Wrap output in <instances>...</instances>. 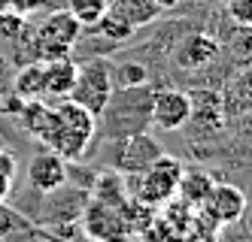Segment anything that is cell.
Segmentation results:
<instances>
[{
    "label": "cell",
    "instance_id": "cell-1",
    "mask_svg": "<svg viewBox=\"0 0 252 242\" xmlns=\"http://www.w3.org/2000/svg\"><path fill=\"white\" fill-rule=\"evenodd\" d=\"M94 134H97V115H92L79 103L64 97L52 106V124H49L43 145L58 152L64 161H79L85 158Z\"/></svg>",
    "mask_w": 252,
    "mask_h": 242
},
{
    "label": "cell",
    "instance_id": "cell-2",
    "mask_svg": "<svg viewBox=\"0 0 252 242\" xmlns=\"http://www.w3.org/2000/svg\"><path fill=\"white\" fill-rule=\"evenodd\" d=\"M82 25L76 22L67 9H55L43 18L33 36V49H37L40 61H55V58H70V49L79 43Z\"/></svg>",
    "mask_w": 252,
    "mask_h": 242
},
{
    "label": "cell",
    "instance_id": "cell-3",
    "mask_svg": "<svg viewBox=\"0 0 252 242\" xmlns=\"http://www.w3.org/2000/svg\"><path fill=\"white\" fill-rule=\"evenodd\" d=\"M70 100L100 118L106 112V106H110V100H113V73H110V67H106L103 61L79 64L73 91H70Z\"/></svg>",
    "mask_w": 252,
    "mask_h": 242
},
{
    "label": "cell",
    "instance_id": "cell-4",
    "mask_svg": "<svg viewBox=\"0 0 252 242\" xmlns=\"http://www.w3.org/2000/svg\"><path fill=\"white\" fill-rule=\"evenodd\" d=\"M179 179H183V163L170 155H158L140 176V203L143 206H164L173 200Z\"/></svg>",
    "mask_w": 252,
    "mask_h": 242
},
{
    "label": "cell",
    "instance_id": "cell-5",
    "mask_svg": "<svg viewBox=\"0 0 252 242\" xmlns=\"http://www.w3.org/2000/svg\"><path fill=\"white\" fill-rule=\"evenodd\" d=\"M149 121L161 130H179L186 127L194 115V103L186 91H176V88H164V91H155L149 94Z\"/></svg>",
    "mask_w": 252,
    "mask_h": 242
},
{
    "label": "cell",
    "instance_id": "cell-6",
    "mask_svg": "<svg viewBox=\"0 0 252 242\" xmlns=\"http://www.w3.org/2000/svg\"><path fill=\"white\" fill-rule=\"evenodd\" d=\"M85 230L97 242H125L128 236V218L122 209L106 206L100 200H92V206L85 209Z\"/></svg>",
    "mask_w": 252,
    "mask_h": 242
},
{
    "label": "cell",
    "instance_id": "cell-7",
    "mask_svg": "<svg viewBox=\"0 0 252 242\" xmlns=\"http://www.w3.org/2000/svg\"><path fill=\"white\" fill-rule=\"evenodd\" d=\"M67 163L58 152H52V148H43V152H37L31 158L28 163V182H31V188L33 191H40V194H52V191H58L64 188V182H67Z\"/></svg>",
    "mask_w": 252,
    "mask_h": 242
},
{
    "label": "cell",
    "instance_id": "cell-8",
    "mask_svg": "<svg viewBox=\"0 0 252 242\" xmlns=\"http://www.w3.org/2000/svg\"><path fill=\"white\" fill-rule=\"evenodd\" d=\"M201 209L216 224H234V221H240L243 212H246V194L237 185H213V191L204 200Z\"/></svg>",
    "mask_w": 252,
    "mask_h": 242
},
{
    "label": "cell",
    "instance_id": "cell-9",
    "mask_svg": "<svg viewBox=\"0 0 252 242\" xmlns=\"http://www.w3.org/2000/svg\"><path fill=\"white\" fill-rule=\"evenodd\" d=\"M216 54H219V43L213 40L210 33L204 30H194L189 33L183 43H179L176 49V64L183 67V70H204Z\"/></svg>",
    "mask_w": 252,
    "mask_h": 242
},
{
    "label": "cell",
    "instance_id": "cell-10",
    "mask_svg": "<svg viewBox=\"0 0 252 242\" xmlns=\"http://www.w3.org/2000/svg\"><path fill=\"white\" fill-rule=\"evenodd\" d=\"M161 155V148L155 139H149L146 134H131L119 145V170H131V173H143L146 166Z\"/></svg>",
    "mask_w": 252,
    "mask_h": 242
},
{
    "label": "cell",
    "instance_id": "cell-11",
    "mask_svg": "<svg viewBox=\"0 0 252 242\" xmlns=\"http://www.w3.org/2000/svg\"><path fill=\"white\" fill-rule=\"evenodd\" d=\"M76 70H79V64L70 61V58L43 61V91H46V97H55V100L70 97L73 82H76Z\"/></svg>",
    "mask_w": 252,
    "mask_h": 242
},
{
    "label": "cell",
    "instance_id": "cell-12",
    "mask_svg": "<svg viewBox=\"0 0 252 242\" xmlns=\"http://www.w3.org/2000/svg\"><path fill=\"white\" fill-rule=\"evenodd\" d=\"M15 118H19V124L28 136L43 142L49 134V124H52V106L46 100H25L22 109L15 112Z\"/></svg>",
    "mask_w": 252,
    "mask_h": 242
},
{
    "label": "cell",
    "instance_id": "cell-13",
    "mask_svg": "<svg viewBox=\"0 0 252 242\" xmlns=\"http://www.w3.org/2000/svg\"><path fill=\"white\" fill-rule=\"evenodd\" d=\"M110 6L128 22L134 30H140V27H146V25H152L155 18L161 15V9L152 3V0H110Z\"/></svg>",
    "mask_w": 252,
    "mask_h": 242
},
{
    "label": "cell",
    "instance_id": "cell-14",
    "mask_svg": "<svg viewBox=\"0 0 252 242\" xmlns=\"http://www.w3.org/2000/svg\"><path fill=\"white\" fill-rule=\"evenodd\" d=\"M213 179L207 176V173H201V170H183V179H179V188H176V194H183V203L186 206H197L201 209L204 206V200L210 197V191H213Z\"/></svg>",
    "mask_w": 252,
    "mask_h": 242
},
{
    "label": "cell",
    "instance_id": "cell-15",
    "mask_svg": "<svg viewBox=\"0 0 252 242\" xmlns=\"http://www.w3.org/2000/svg\"><path fill=\"white\" fill-rule=\"evenodd\" d=\"M15 97L22 100H46L43 91V61L28 64L15 73Z\"/></svg>",
    "mask_w": 252,
    "mask_h": 242
},
{
    "label": "cell",
    "instance_id": "cell-16",
    "mask_svg": "<svg viewBox=\"0 0 252 242\" xmlns=\"http://www.w3.org/2000/svg\"><path fill=\"white\" fill-rule=\"evenodd\" d=\"M92 30H97L100 36H106V40H113V43H125V40H131V36L137 33V30H134V27H131V25L113 9V6L100 15V22H97Z\"/></svg>",
    "mask_w": 252,
    "mask_h": 242
},
{
    "label": "cell",
    "instance_id": "cell-17",
    "mask_svg": "<svg viewBox=\"0 0 252 242\" xmlns=\"http://www.w3.org/2000/svg\"><path fill=\"white\" fill-rule=\"evenodd\" d=\"M106 9H110V0H70V6H67V12L82 27H94Z\"/></svg>",
    "mask_w": 252,
    "mask_h": 242
},
{
    "label": "cell",
    "instance_id": "cell-18",
    "mask_svg": "<svg viewBox=\"0 0 252 242\" xmlns=\"http://www.w3.org/2000/svg\"><path fill=\"white\" fill-rule=\"evenodd\" d=\"M116 82L122 88H140L143 82H146V67L143 64H122L116 70Z\"/></svg>",
    "mask_w": 252,
    "mask_h": 242
},
{
    "label": "cell",
    "instance_id": "cell-19",
    "mask_svg": "<svg viewBox=\"0 0 252 242\" xmlns=\"http://www.w3.org/2000/svg\"><path fill=\"white\" fill-rule=\"evenodd\" d=\"M12 179H15V158H12V152H3V148H0V203L9 197Z\"/></svg>",
    "mask_w": 252,
    "mask_h": 242
},
{
    "label": "cell",
    "instance_id": "cell-20",
    "mask_svg": "<svg viewBox=\"0 0 252 242\" xmlns=\"http://www.w3.org/2000/svg\"><path fill=\"white\" fill-rule=\"evenodd\" d=\"M228 15L231 22L243 27V30H252V0H228Z\"/></svg>",
    "mask_w": 252,
    "mask_h": 242
},
{
    "label": "cell",
    "instance_id": "cell-21",
    "mask_svg": "<svg viewBox=\"0 0 252 242\" xmlns=\"http://www.w3.org/2000/svg\"><path fill=\"white\" fill-rule=\"evenodd\" d=\"M25 30V15L6 9L3 15H0V36H6V40H15V36H22Z\"/></svg>",
    "mask_w": 252,
    "mask_h": 242
},
{
    "label": "cell",
    "instance_id": "cell-22",
    "mask_svg": "<svg viewBox=\"0 0 252 242\" xmlns=\"http://www.w3.org/2000/svg\"><path fill=\"white\" fill-rule=\"evenodd\" d=\"M40 6H43V0H9V9L19 12V15H31V12H37Z\"/></svg>",
    "mask_w": 252,
    "mask_h": 242
},
{
    "label": "cell",
    "instance_id": "cell-23",
    "mask_svg": "<svg viewBox=\"0 0 252 242\" xmlns=\"http://www.w3.org/2000/svg\"><path fill=\"white\" fill-rule=\"evenodd\" d=\"M237 88H240V94H243L246 100H252V67L240 73V79H237Z\"/></svg>",
    "mask_w": 252,
    "mask_h": 242
},
{
    "label": "cell",
    "instance_id": "cell-24",
    "mask_svg": "<svg viewBox=\"0 0 252 242\" xmlns=\"http://www.w3.org/2000/svg\"><path fill=\"white\" fill-rule=\"evenodd\" d=\"M152 3L161 9V12H164V9H173V6H179V3H183V0H152Z\"/></svg>",
    "mask_w": 252,
    "mask_h": 242
},
{
    "label": "cell",
    "instance_id": "cell-25",
    "mask_svg": "<svg viewBox=\"0 0 252 242\" xmlns=\"http://www.w3.org/2000/svg\"><path fill=\"white\" fill-rule=\"evenodd\" d=\"M243 218H246V227H249V236H252V206H246V212H243Z\"/></svg>",
    "mask_w": 252,
    "mask_h": 242
},
{
    "label": "cell",
    "instance_id": "cell-26",
    "mask_svg": "<svg viewBox=\"0 0 252 242\" xmlns=\"http://www.w3.org/2000/svg\"><path fill=\"white\" fill-rule=\"evenodd\" d=\"M6 9H9V0H0V15H3Z\"/></svg>",
    "mask_w": 252,
    "mask_h": 242
},
{
    "label": "cell",
    "instance_id": "cell-27",
    "mask_svg": "<svg viewBox=\"0 0 252 242\" xmlns=\"http://www.w3.org/2000/svg\"><path fill=\"white\" fill-rule=\"evenodd\" d=\"M216 3H228V0H216Z\"/></svg>",
    "mask_w": 252,
    "mask_h": 242
}]
</instances>
